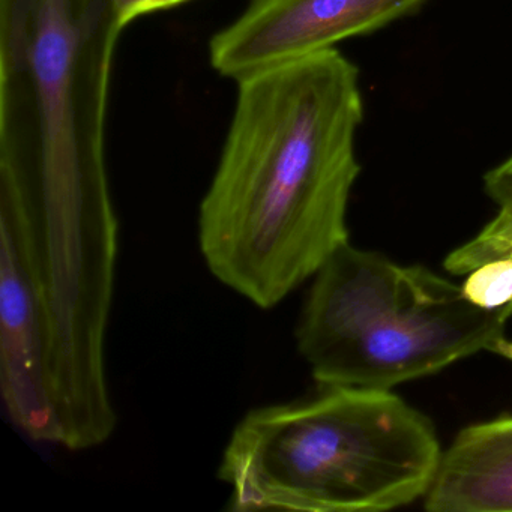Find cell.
Listing matches in <instances>:
<instances>
[{
  "instance_id": "cell-1",
  "label": "cell",
  "mask_w": 512,
  "mask_h": 512,
  "mask_svg": "<svg viewBox=\"0 0 512 512\" xmlns=\"http://www.w3.org/2000/svg\"><path fill=\"white\" fill-rule=\"evenodd\" d=\"M362 119L358 70L334 49L238 82L199 209L200 253L220 283L269 310L349 242Z\"/></svg>"
},
{
  "instance_id": "cell-3",
  "label": "cell",
  "mask_w": 512,
  "mask_h": 512,
  "mask_svg": "<svg viewBox=\"0 0 512 512\" xmlns=\"http://www.w3.org/2000/svg\"><path fill=\"white\" fill-rule=\"evenodd\" d=\"M442 454L430 419L391 391L320 386L247 413L218 479L233 512L389 511L424 499Z\"/></svg>"
},
{
  "instance_id": "cell-4",
  "label": "cell",
  "mask_w": 512,
  "mask_h": 512,
  "mask_svg": "<svg viewBox=\"0 0 512 512\" xmlns=\"http://www.w3.org/2000/svg\"><path fill=\"white\" fill-rule=\"evenodd\" d=\"M512 304L476 307L463 287L347 242L313 277L296 344L322 388L391 391L479 352L512 361Z\"/></svg>"
},
{
  "instance_id": "cell-6",
  "label": "cell",
  "mask_w": 512,
  "mask_h": 512,
  "mask_svg": "<svg viewBox=\"0 0 512 512\" xmlns=\"http://www.w3.org/2000/svg\"><path fill=\"white\" fill-rule=\"evenodd\" d=\"M0 389L8 415L26 436L37 442H58L40 313L16 253L2 241Z\"/></svg>"
},
{
  "instance_id": "cell-9",
  "label": "cell",
  "mask_w": 512,
  "mask_h": 512,
  "mask_svg": "<svg viewBox=\"0 0 512 512\" xmlns=\"http://www.w3.org/2000/svg\"><path fill=\"white\" fill-rule=\"evenodd\" d=\"M461 287L476 307L484 310L508 307L512 304V257L478 266L467 274Z\"/></svg>"
},
{
  "instance_id": "cell-2",
  "label": "cell",
  "mask_w": 512,
  "mask_h": 512,
  "mask_svg": "<svg viewBox=\"0 0 512 512\" xmlns=\"http://www.w3.org/2000/svg\"><path fill=\"white\" fill-rule=\"evenodd\" d=\"M124 29L113 0H0V223L47 280L118 260L106 118Z\"/></svg>"
},
{
  "instance_id": "cell-7",
  "label": "cell",
  "mask_w": 512,
  "mask_h": 512,
  "mask_svg": "<svg viewBox=\"0 0 512 512\" xmlns=\"http://www.w3.org/2000/svg\"><path fill=\"white\" fill-rule=\"evenodd\" d=\"M424 506L431 512H512V416L457 434Z\"/></svg>"
},
{
  "instance_id": "cell-8",
  "label": "cell",
  "mask_w": 512,
  "mask_h": 512,
  "mask_svg": "<svg viewBox=\"0 0 512 512\" xmlns=\"http://www.w3.org/2000/svg\"><path fill=\"white\" fill-rule=\"evenodd\" d=\"M512 257V215L499 212L475 238L452 251L445 259L446 271L467 275L491 260Z\"/></svg>"
},
{
  "instance_id": "cell-10",
  "label": "cell",
  "mask_w": 512,
  "mask_h": 512,
  "mask_svg": "<svg viewBox=\"0 0 512 512\" xmlns=\"http://www.w3.org/2000/svg\"><path fill=\"white\" fill-rule=\"evenodd\" d=\"M485 191L499 212L512 215V155L485 175Z\"/></svg>"
},
{
  "instance_id": "cell-5",
  "label": "cell",
  "mask_w": 512,
  "mask_h": 512,
  "mask_svg": "<svg viewBox=\"0 0 512 512\" xmlns=\"http://www.w3.org/2000/svg\"><path fill=\"white\" fill-rule=\"evenodd\" d=\"M427 0H250L209 44L212 68L241 82L377 31Z\"/></svg>"
},
{
  "instance_id": "cell-11",
  "label": "cell",
  "mask_w": 512,
  "mask_h": 512,
  "mask_svg": "<svg viewBox=\"0 0 512 512\" xmlns=\"http://www.w3.org/2000/svg\"><path fill=\"white\" fill-rule=\"evenodd\" d=\"M113 2H115L116 11H118L122 25L127 28L131 22L139 19V17L158 13V11L170 10V8L187 4L191 0H113Z\"/></svg>"
}]
</instances>
